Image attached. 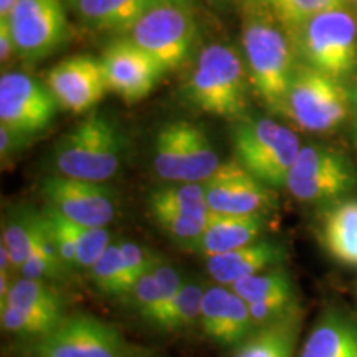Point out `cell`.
Here are the masks:
<instances>
[{
	"instance_id": "28",
	"label": "cell",
	"mask_w": 357,
	"mask_h": 357,
	"mask_svg": "<svg viewBox=\"0 0 357 357\" xmlns=\"http://www.w3.org/2000/svg\"><path fill=\"white\" fill-rule=\"evenodd\" d=\"M88 275L98 291L106 296L124 298L134 284L124 263L119 242H111L108 245L95 265L89 268Z\"/></svg>"
},
{
	"instance_id": "18",
	"label": "cell",
	"mask_w": 357,
	"mask_h": 357,
	"mask_svg": "<svg viewBox=\"0 0 357 357\" xmlns=\"http://www.w3.org/2000/svg\"><path fill=\"white\" fill-rule=\"evenodd\" d=\"M265 227V213L211 212L202 234L192 243L190 250L204 258L222 255L260 240Z\"/></svg>"
},
{
	"instance_id": "23",
	"label": "cell",
	"mask_w": 357,
	"mask_h": 357,
	"mask_svg": "<svg viewBox=\"0 0 357 357\" xmlns=\"http://www.w3.org/2000/svg\"><path fill=\"white\" fill-rule=\"evenodd\" d=\"M155 0H78V19L98 32H129Z\"/></svg>"
},
{
	"instance_id": "12",
	"label": "cell",
	"mask_w": 357,
	"mask_h": 357,
	"mask_svg": "<svg viewBox=\"0 0 357 357\" xmlns=\"http://www.w3.org/2000/svg\"><path fill=\"white\" fill-rule=\"evenodd\" d=\"M38 357H124V342L114 326L91 314L65 319L37 342Z\"/></svg>"
},
{
	"instance_id": "6",
	"label": "cell",
	"mask_w": 357,
	"mask_h": 357,
	"mask_svg": "<svg viewBox=\"0 0 357 357\" xmlns=\"http://www.w3.org/2000/svg\"><path fill=\"white\" fill-rule=\"evenodd\" d=\"M351 113L349 89L341 79L300 63L289 86L284 114L307 132H329Z\"/></svg>"
},
{
	"instance_id": "41",
	"label": "cell",
	"mask_w": 357,
	"mask_h": 357,
	"mask_svg": "<svg viewBox=\"0 0 357 357\" xmlns=\"http://www.w3.org/2000/svg\"><path fill=\"white\" fill-rule=\"evenodd\" d=\"M351 95V111L356 114V124H357V82L352 89H349Z\"/></svg>"
},
{
	"instance_id": "43",
	"label": "cell",
	"mask_w": 357,
	"mask_h": 357,
	"mask_svg": "<svg viewBox=\"0 0 357 357\" xmlns=\"http://www.w3.org/2000/svg\"><path fill=\"white\" fill-rule=\"evenodd\" d=\"M347 6H351L357 12V0H347Z\"/></svg>"
},
{
	"instance_id": "26",
	"label": "cell",
	"mask_w": 357,
	"mask_h": 357,
	"mask_svg": "<svg viewBox=\"0 0 357 357\" xmlns=\"http://www.w3.org/2000/svg\"><path fill=\"white\" fill-rule=\"evenodd\" d=\"M40 212L20 211L10 215L2 225V247L10 258L13 271L24 266L26 258L33 252L40 231Z\"/></svg>"
},
{
	"instance_id": "46",
	"label": "cell",
	"mask_w": 357,
	"mask_h": 357,
	"mask_svg": "<svg viewBox=\"0 0 357 357\" xmlns=\"http://www.w3.org/2000/svg\"><path fill=\"white\" fill-rule=\"evenodd\" d=\"M66 2H68L71 7H75V6H77V2H78V0H66Z\"/></svg>"
},
{
	"instance_id": "19",
	"label": "cell",
	"mask_w": 357,
	"mask_h": 357,
	"mask_svg": "<svg viewBox=\"0 0 357 357\" xmlns=\"http://www.w3.org/2000/svg\"><path fill=\"white\" fill-rule=\"evenodd\" d=\"M284 257L281 245L260 238L245 247L207 258V271L215 283L231 287L236 281L276 268Z\"/></svg>"
},
{
	"instance_id": "25",
	"label": "cell",
	"mask_w": 357,
	"mask_h": 357,
	"mask_svg": "<svg viewBox=\"0 0 357 357\" xmlns=\"http://www.w3.org/2000/svg\"><path fill=\"white\" fill-rule=\"evenodd\" d=\"M65 316V311L0 305V323L3 331L19 337L42 339L50 334Z\"/></svg>"
},
{
	"instance_id": "10",
	"label": "cell",
	"mask_w": 357,
	"mask_h": 357,
	"mask_svg": "<svg viewBox=\"0 0 357 357\" xmlns=\"http://www.w3.org/2000/svg\"><path fill=\"white\" fill-rule=\"evenodd\" d=\"M6 20L17 56L25 61L50 56L68 38L63 0H17Z\"/></svg>"
},
{
	"instance_id": "27",
	"label": "cell",
	"mask_w": 357,
	"mask_h": 357,
	"mask_svg": "<svg viewBox=\"0 0 357 357\" xmlns=\"http://www.w3.org/2000/svg\"><path fill=\"white\" fill-rule=\"evenodd\" d=\"M205 289L207 287L200 280H185L154 328L166 333H177L199 324L200 306H202Z\"/></svg>"
},
{
	"instance_id": "11",
	"label": "cell",
	"mask_w": 357,
	"mask_h": 357,
	"mask_svg": "<svg viewBox=\"0 0 357 357\" xmlns=\"http://www.w3.org/2000/svg\"><path fill=\"white\" fill-rule=\"evenodd\" d=\"M47 207L84 227H108L118 213V199L105 182L47 176L40 185Z\"/></svg>"
},
{
	"instance_id": "21",
	"label": "cell",
	"mask_w": 357,
	"mask_h": 357,
	"mask_svg": "<svg viewBox=\"0 0 357 357\" xmlns=\"http://www.w3.org/2000/svg\"><path fill=\"white\" fill-rule=\"evenodd\" d=\"M321 240L334 260L357 266V199L334 204L324 213Z\"/></svg>"
},
{
	"instance_id": "14",
	"label": "cell",
	"mask_w": 357,
	"mask_h": 357,
	"mask_svg": "<svg viewBox=\"0 0 357 357\" xmlns=\"http://www.w3.org/2000/svg\"><path fill=\"white\" fill-rule=\"evenodd\" d=\"M100 60L108 89L126 102H137L149 96L166 73L129 37L111 42Z\"/></svg>"
},
{
	"instance_id": "44",
	"label": "cell",
	"mask_w": 357,
	"mask_h": 357,
	"mask_svg": "<svg viewBox=\"0 0 357 357\" xmlns=\"http://www.w3.org/2000/svg\"><path fill=\"white\" fill-rule=\"evenodd\" d=\"M212 3H215V6H222L223 2H227V0H211Z\"/></svg>"
},
{
	"instance_id": "13",
	"label": "cell",
	"mask_w": 357,
	"mask_h": 357,
	"mask_svg": "<svg viewBox=\"0 0 357 357\" xmlns=\"http://www.w3.org/2000/svg\"><path fill=\"white\" fill-rule=\"evenodd\" d=\"M60 105L47 83L22 71H7L0 78V124L35 136L50 126Z\"/></svg>"
},
{
	"instance_id": "4",
	"label": "cell",
	"mask_w": 357,
	"mask_h": 357,
	"mask_svg": "<svg viewBox=\"0 0 357 357\" xmlns=\"http://www.w3.org/2000/svg\"><path fill=\"white\" fill-rule=\"evenodd\" d=\"M288 33L300 63L341 82L357 68V12L347 3L316 13Z\"/></svg>"
},
{
	"instance_id": "15",
	"label": "cell",
	"mask_w": 357,
	"mask_h": 357,
	"mask_svg": "<svg viewBox=\"0 0 357 357\" xmlns=\"http://www.w3.org/2000/svg\"><path fill=\"white\" fill-rule=\"evenodd\" d=\"M202 185L208 208L215 213H265L275 205L271 187L235 158L222 162Z\"/></svg>"
},
{
	"instance_id": "39",
	"label": "cell",
	"mask_w": 357,
	"mask_h": 357,
	"mask_svg": "<svg viewBox=\"0 0 357 357\" xmlns=\"http://www.w3.org/2000/svg\"><path fill=\"white\" fill-rule=\"evenodd\" d=\"M12 56H17V53L10 29H8V22L6 19H0V60H2V63H6Z\"/></svg>"
},
{
	"instance_id": "17",
	"label": "cell",
	"mask_w": 357,
	"mask_h": 357,
	"mask_svg": "<svg viewBox=\"0 0 357 357\" xmlns=\"http://www.w3.org/2000/svg\"><path fill=\"white\" fill-rule=\"evenodd\" d=\"M202 333L220 346L236 347L255 331L248 303L230 287H207L200 306L199 319Z\"/></svg>"
},
{
	"instance_id": "1",
	"label": "cell",
	"mask_w": 357,
	"mask_h": 357,
	"mask_svg": "<svg viewBox=\"0 0 357 357\" xmlns=\"http://www.w3.org/2000/svg\"><path fill=\"white\" fill-rule=\"evenodd\" d=\"M242 56L253 93L271 113L283 116L300 60L288 30L268 2H248L242 24Z\"/></svg>"
},
{
	"instance_id": "40",
	"label": "cell",
	"mask_w": 357,
	"mask_h": 357,
	"mask_svg": "<svg viewBox=\"0 0 357 357\" xmlns=\"http://www.w3.org/2000/svg\"><path fill=\"white\" fill-rule=\"evenodd\" d=\"M15 2L17 0H0V19H7L10 15Z\"/></svg>"
},
{
	"instance_id": "36",
	"label": "cell",
	"mask_w": 357,
	"mask_h": 357,
	"mask_svg": "<svg viewBox=\"0 0 357 357\" xmlns=\"http://www.w3.org/2000/svg\"><path fill=\"white\" fill-rule=\"evenodd\" d=\"M153 273H154L155 283H158V288H159V301H158V307H155L153 318L149 319V324L155 326V323H158L160 316H162V312L166 311L169 303L176 298L178 289L182 288L185 278L177 266H174L172 263H167L164 260H159L158 263H155L153 268Z\"/></svg>"
},
{
	"instance_id": "35",
	"label": "cell",
	"mask_w": 357,
	"mask_h": 357,
	"mask_svg": "<svg viewBox=\"0 0 357 357\" xmlns=\"http://www.w3.org/2000/svg\"><path fill=\"white\" fill-rule=\"evenodd\" d=\"M124 300H126L128 306L131 307L137 316H141L146 323H149V319L153 318L159 301V288L158 283H155L153 270L146 271L144 275L136 280V283L132 284L131 289H129L126 296H124Z\"/></svg>"
},
{
	"instance_id": "3",
	"label": "cell",
	"mask_w": 357,
	"mask_h": 357,
	"mask_svg": "<svg viewBox=\"0 0 357 357\" xmlns=\"http://www.w3.org/2000/svg\"><path fill=\"white\" fill-rule=\"evenodd\" d=\"M123 154L124 137L118 124L93 113L56 141L52 164L61 176L106 182L118 174Z\"/></svg>"
},
{
	"instance_id": "24",
	"label": "cell",
	"mask_w": 357,
	"mask_h": 357,
	"mask_svg": "<svg viewBox=\"0 0 357 357\" xmlns=\"http://www.w3.org/2000/svg\"><path fill=\"white\" fill-rule=\"evenodd\" d=\"M149 212L171 211L185 215H211L204 185L200 182H166V185L153 190L147 197Z\"/></svg>"
},
{
	"instance_id": "32",
	"label": "cell",
	"mask_w": 357,
	"mask_h": 357,
	"mask_svg": "<svg viewBox=\"0 0 357 357\" xmlns=\"http://www.w3.org/2000/svg\"><path fill=\"white\" fill-rule=\"evenodd\" d=\"M268 3L289 32L316 13L342 6L347 0H268Z\"/></svg>"
},
{
	"instance_id": "34",
	"label": "cell",
	"mask_w": 357,
	"mask_h": 357,
	"mask_svg": "<svg viewBox=\"0 0 357 357\" xmlns=\"http://www.w3.org/2000/svg\"><path fill=\"white\" fill-rule=\"evenodd\" d=\"M248 307L253 324H255V329H258L283 319L284 316L291 314L300 306L296 303V294H294V291H284L273 294L270 298H263V300L248 303Z\"/></svg>"
},
{
	"instance_id": "47",
	"label": "cell",
	"mask_w": 357,
	"mask_h": 357,
	"mask_svg": "<svg viewBox=\"0 0 357 357\" xmlns=\"http://www.w3.org/2000/svg\"><path fill=\"white\" fill-rule=\"evenodd\" d=\"M261 2H268V0H261Z\"/></svg>"
},
{
	"instance_id": "5",
	"label": "cell",
	"mask_w": 357,
	"mask_h": 357,
	"mask_svg": "<svg viewBox=\"0 0 357 357\" xmlns=\"http://www.w3.org/2000/svg\"><path fill=\"white\" fill-rule=\"evenodd\" d=\"M235 159L271 189L287 185L301 151L298 134L273 118H243L231 132Z\"/></svg>"
},
{
	"instance_id": "20",
	"label": "cell",
	"mask_w": 357,
	"mask_h": 357,
	"mask_svg": "<svg viewBox=\"0 0 357 357\" xmlns=\"http://www.w3.org/2000/svg\"><path fill=\"white\" fill-rule=\"evenodd\" d=\"M300 357H357V324L342 312H326L306 337Z\"/></svg>"
},
{
	"instance_id": "2",
	"label": "cell",
	"mask_w": 357,
	"mask_h": 357,
	"mask_svg": "<svg viewBox=\"0 0 357 357\" xmlns=\"http://www.w3.org/2000/svg\"><path fill=\"white\" fill-rule=\"evenodd\" d=\"M250 88L247 66L238 50L212 43L200 50L184 91L195 109L240 121L248 109Z\"/></svg>"
},
{
	"instance_id": "29",
	"label": "cell",
	"mask_w": 357,
	"mask_h": 357,
	"mask_svg": "<svg viewBox=\"0 0 357 357\" xmlns=\"http://www.w3.org/2000/svg\"><path fill=\"white\" fill-rule=\"evenodd\" d=\"M40 217H42V222H40L37 243H35L33 252L26 258L24 266L20 268V276L40 281L61 280L71 270L61 260L42 212H40Z\"/></svg>"
},
{
	"instance_id": "8",
	"label": "cell",
	"mask_w": 357,
	"mask_h": 357,
	"mask_svg": "<svg viewBox=\"0 0 357 357\" xmlns=\"http://www.w3.org/2000/svg\"><path fill=\"white\" fill-rule=\"evenodd\" d=\"M128 37L167 73L185 63L197 38V26L189 6L154 2L131 26Z\"/></svg>"
},
{
	"instance_id": "45",
	"label": "cell",
	"mask_w": 357,
	"mask_h": 357,
	"mask_svg": "<svg viewBox=\"0 0 357 357\" xmlns=\"http://www.w3.org/2000/svg\"><path fill=\"white\" fill-rule=\"evenodd\" d=\"M354 146L357 149V124H356V129H354Z\"/></svg>"
},
{
	"instance_id": "42",
	"label": "cell",
	"mask_w": 357,
	"mask_h": 357,
	"mask_svg": "<svg viewBox=\"0 0 357 357\" xmlns=\"http://www.w3.org/2000/svg\"><path fill=\"white\" fill-rule=\"evenodd\" d=\"M155 2H172V3H181V6L190 7V0H155Z\"/></svg>"
},
{
	"instance_id": "22",
	"label": "cell",
	"mask_w": 357,
	"mask_h": 357,
	"mask_svg": "<svg viewBox=\"0 0 357 357\" xmlns=\"http://www.w3.org/2000/svg\"><path fill=\"white\" fill-rule=\"evenodd\" d=\"M301 331L300 307L283 319L258 328L235 347L234 357H293Z\"/></svg>"
},
{
	"instance_id": "31",
	"label": "cell",
	"mask_w": 357,
	"mask_h": 357,
	"mask_svg": "<svg viewBox=\"0 0 357 357\" xmlns=\"http://www.w3.org/2000/svg\"><path fill=\"white\" fill-rule=\"evenodd\" d=\"M230 288L247 303L270 298L278 293L294 291L288 271L281 270V268H271V270L248 276V278L236 281Z\"/></svg>"
},
{
	"instance_id": "7",
	"label": "cell",
	"mask_w": 357,
	"mask_h": 357,
	"mask_svg": "<svg viewBox=\"0 0 357 357\" xmlns=\"http://www.w3.org/2000/svg\"><path fill=\"white\" fill-rule=\"evenodd\" d=\"M153 162L164 182L200 184L222 164L207 132L189 121H174L160 128L154 141Z\"/></svg>"
},
{
	"instance_id": "33",
	"label": "cell",
	"mask_w": 357,
	"mask_h": 357,
	"mask_svg": "<svg viewBox=\"0 0 357 357\" xmlns=\"http://www.w3.org/2000/svg\"><path fill=\"white\" fill-rule=\"evenodd\" d=\"M71 230L78 248V270L88 273L111 243L109 231L106 227H84L75 222H71Z\"/></svg>"
},
{
	"instance_id": "37",
	"label": "cell",
	"mask_w": 357,
	"mask_h": 357,
	"mask_svg": "<svg viewBox=\"0 0 357 357\" xmlns=\"http://www.w3.org/2000/svg\"><path fill=\"white\" fill-rule=\"evenodd\" d=\"M119 248H121L124 263H126V268L134 283L146 271L153 270V266L160 260L151 250L142 247L141 243L132 242V240H121L119 242Z\"/></svg>"
},
{
	"instance_id": "38",
	"label": "cell",
	"mask_w": 357,
	"mask_h": 357,
	"mask_svg": "<svg viewBox=\"0 0 357 357\" xmlns=\"http://www.w3.org/2000/svg\"><path fill=\"white\" fill-rule=\"evenodd\" d=\"M30 137L32 136H26L24 132L6 126V124H0V158H2V162H7L13 155L19 154L22 149H25Z\"/></svg>"
},
{
	"instance_id": "16",
	"label": "cell",
	"mask_w": 357,
	"mask_h": 357,
	"mask_svg": "<svg viewBox=\"0 0 357 357\" xmlns=\"http://www.w3.org/2000/svg\"><path fill=\"white\" fill-rule=\"evenodd\" d=\"M45 83L60 108L73 114L88 113L109 91L101 60L88 55L70 56L56 63Z\"/></svg>"
},
{
	"instance_id": "9",
	"label": "cell",
	"mask_w": 357,
	"mask_h": 357,
	"mask_svg": "<svg viewBox=\"0 0 357 357\" xmlns=\"http://www.w3.org/2000/svg\"><path fill=\"white\" fill-rule=\"evenodd\" d=\"M357 185V172L344 154L323 144L303 146L287 178V189L300 202H333Z\"/></svg>"
},
{
	"instance_id": "30",
	"label": "cell",
	"mask_w": 357,
	"mask_h": 357,
	"mask_svg": "<svg viewBox=\"0 0 357 357\" xmlns=\"http://www.w3.org/2000/svg\"><path fill=\"white\" fill-rule=\"evenodd\" d=\"M0 305L65 311L63 298L55 288L50 287L47 281L25 278V276L13 280L10 291L6 300L0 301Z\"/></svg>"
}]
</instances>
